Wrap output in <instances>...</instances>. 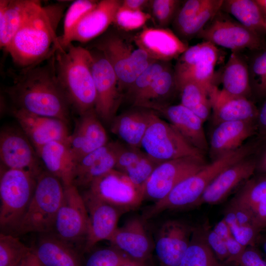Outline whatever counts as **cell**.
Returning <instances> with one entry per match:
<instances>
[{
	"mask_svg": "<svg viewBox=\"0 0 266 266\" xmlns=\"http://www.w3.org/2000/svg\"><path fill=\"white\" fill-rule=\"evenodd\" d=\"M40 64L13 74V83L5 92L14 108L68 124L71 107L57 78L54 53L46 64Z\"/></svg>",
	"mask_w": 266,
	"mask_h": 266,
	"instance_id": "obj_1",
	"label": "cell"
},
{
	"mask_svg": "<svg viewBox=\"0 0 266 266\" xmlns=\"http://www.w3.org/2000/svg\"><path fill=\"white\" fill-rule=\"evenodd\" d=\"M64 3L41 5L16 33L6 51L22 68L47 59L59 46L57 29L65 8Z\"/></svg>",
	"mask_w": 266,
	"mask_h": 266,
	"instance_id": "obj_2",
	"label": "cell"
},
{
	"mask_svg": "<svg viewBox=\"0 0 266 266\" xmlns=\"http://www.w3.org/2000/svg\"><path fill=\"white\" fill-rule=\"evenodd\" d=\"M56 73L71 107L81 115L95 109L97 95L89 49L69 44L54 52Z\"/></svg>",
	"mask_w": 266,
	"mask_h": 266,
	"instance_id": "obj_3",
	"label": "cell"
},
{
	"mask_svg": "<svg viewBox=\"0 0 266 266\" xmlns=\"http://www.w3.org/2000/svg\"><path fill=\"white\" fill-rule=\"evenodd\" d=\"M264 140L245 143L239 148L229 152L206 164L197 172L178 184L166 196L154 202L153 213L159 215L164 211L194 206L207 186L224 170L241 160L259 151Z\"/></svg>",
	"mask_w": 266,
	"mask_h": 266,
	"instance_id": "obj_4",
	"label": "cell"
},
{
	"mask_svg": "<svg viewBox=\"0 0 266 266\" xmlns=\"http://www.w3.org/2000/svg\"><path fill=\"white\" fill-rule=\"evenodd\" d=\"M36 178L28 172L7 168L0 165L1 233L17 234L33 195Z\"/></svg>",
	"mask_w": 266,
	"mask_h": 266,
	"instance_id": "obj_5",
	"label": "cell"
},
{
	"mask_svg": "<svg viewBox=\"0 0 266 266\" xmlns=\"http://www.w3.org/2000/svg\"><path fill=\"white\" fill-rule=\"evenodd\" d=\"M64 194L61 181L45 169L42 171L36 178L33 195L16 234L51 233Z\"/></svg>",
	"mask_w": 266,
	"mask_h": 266,
	"instance_id": "obj_6",
	"label": "cell"
},
{
	"mask_svg": "<svg viewBox=\"0 0 266 266\" xmlns=\"http://www.w3.org/2000/svg\"><path fill=\"white\" fill-rule=\"evenodd\" d=\"M92 47L101 51L111 64L123 96L137 77L156 61L144 50L137 45L135 47L123 36L114 32L106 33Z\"/></svg>",
	"mask_w": 266,
	"mask_h": 266,
	"instance_id": "obj_7",
	"label": "cell"
},
{
	"mask_svg": "<svg viewBox=\"0 0 266 266\" xmlns=\"http://www.w3.org/2000/svg\"><path fill=\"white\" fill-rule=\"evenodd\" d=\"M141 149L161 163L185 157L204 160L203 152L192 145L172 125L155 112L142 140Z\"/></svg>",
	"mask_w": 266,
	"mask_h": 266,
	"instance_id": "obj_8",
	"label": "cell"
},
{
	"mask_svg": "<svg viewBox=\"0 0 266 266\" xmlns=\"http://www.w3.org/2000/svg\"><path fill=\"white\" fill-rule=\"evenodd\" d=\"M197 36L232 52L266 49V37L256 34L221 10Z\"/></svg>",
	"mask_w": 266,
	"mask_h": 266,
	"instance_id": "obj_9",
	"label": "cell"
},
{
	"mask_svg": "<svg viewBox=\"0 0 266 266\" xmlns=\"http://www.w3.org/2000/svg\"><path fill=\"white\" fill-rule=\"evenodd\" d=\"M89 227L88 212L79 189L73 184L65 187L64 199L50 233L73 245L83 254Z\"/></svg>",
	"mask_w": 266,
	"mask_h": 266,
	"instance_id": "obj_10",
	"label": "cell"
},
{
	"mask_svg": "<svg viewBox=\"0 0 266 266\" xmlns=\"http://www.w3.org/2000/svg\"><path fill=\"white\" fill-rule=\"evenodd\" d=\"M89 50L97 95L95 110L101 121L110 125L117 115L123 96L115 72L104 54L96 48Z\"/></svg>",
	"mask_w": 266,
	"mask_h": 266,
	"instance_id": "obj_11",
	"label": "cell"
},
{
	"mask_svg": "<svg viewBox=\"0 0 266 266\" xmlns=\"http://www.w3.org/2000/svg\"><path fill=\"white\" fill-rule=\"evenodd\" d=\"M83 191L124 213L137 209L144 200V190L115 169L95 179Z\"/></svg>",
	"mask_w": 266,
	"mask_h": 266,
	"instance_id": "obj_12",
	"label": "cell"
},
{
	"mask_svg": "<svg viewBox=\"0 0 266 266\" xmlns=\"http://www.w3.org/2000/svg\"><path fill=\"white\" fill-rule=\"evenodd\" d=\"M219 55L217 46L209 41L189 47L179 57L175 67L176 82L191 80L210 88Z\"/></svg>",
	"mask_w": 266,
	"mask_h": 266,
	"instance_id": "obj_13",
	"label": "cell"
},
{
	"mask_svg": "<svg viewBox=\"0 0 266 266\" xmlns=\"http://www.w3.org/2000/svg\"><path fill=\"white\" fill-rule=\"evenodd\" d=\"M206 164L205 160L185 157L164 162L154 169L144 188V200L156 202L178 184L195 174Z\"/></svg>",
	"mask_w": 266,
	"mask_h": 266,
	"instance_id": "obj_14",
	"label": "cell"
},
{
	"mask_svg": "<svg viewBox=\"0 0 266 266\" xmlns=\"http://www.w3.org/2000/svg\"><path fill=\"white\" fill-rule=\"evenodd\" d=\"M0 158L1 165L28 172L36 177L45 169L36 149L21 129L1 130Z\"/></svg>",
	"mask_w": 266,
	"mask_h": 266,
	"instance_id": "obj_15",
	"label": "cell"
},
{
	"mask_svg": "<svg viewBox=\"0 0 266 266\" xmlns=\"http://www.w3.org/2000/svg\"><path fill=\"white\" fill-rule=\"evenodd\" d=\"M194 228L178 220H167L159 228L154 251L159 266H178L191 238Z\"/></svg>",
	"mask_w": 266,
	"mask_h": 266,
	"instance_id": "obj_16",
	"label": "cell"
},
{
	"mask_svg": "<svg viewBox=\"0 0 266 266\" xmlns=\"http://www.w3.org/2000/svg\"><path fill=\"white\" fill-rule=\"evenodd\" d=\"M141 217L128 219L118 227L108 241L130 259L151 265L154 242L149 235Z\"/></svg>",
	"mask_w": 266,
	"mask_h": 266,
	"instance_id": "obj_17",
	"label": "cell"
},
{
	"mask_svg": "<svg viewBox=\"0 0 266 266\" xmlns=\"http://www.w3.org/2000/svg\"><path fill=\"white\" fill-rule=\"evenodd\" d=\"M88 214L89 227L83 249L89 253L99 242L110 238L118 228L120 217L125 213L115 207L83 191L81 193Z\"/></svg>",
	"mask_w": 266,
	"mask_h": 266,
	"instance_id": "obj_18",
	"label": "cell"
},
{
	"mask_svg": "<svg viewBox=\"0 0 266 266\" xmlns=\"http://www.w3.org/2000/svg\"><path fill=\"white\" fill-rule=\"evenodd\" d=\"M12 114L36 150L52 141H67L68 124L58 118L30 113L13 108Z\"/></svg>",
	"mask_w": 266,
	"mask_h": 266,
	"instance_id": "obj_19",
	"label": "cell"
},
{
	"mask_svg": "<svg viewBox=\"0 0 266 266\" xmlns=\"http://www.w3.org/2000/svg\"><path fill=\"white\" fill-rule=\"evenodd\" d=\"M148 109L165 117L192 145L201 152L208 151L209 144L203 127V121L181 103L151 105Z\"/></svg>",
	"mask_w": 266,
	"mask_h": 266,
	"instance_id": "obj_20",
	"label": "cell"
},
{
	"mask_svg": "<svg viewBox=\"0 0 266 266\" xmlns=\"http://www.w3.org/2000/svg\"><path fill=\"white\" fill-rule=\"evenodd\" d=\"M134 43L156 61L168 62L179 57L188 47L171 30L144 27L133 38Z\"/></svg>",
	"mask_w": 266,
	"mask_h": 266,
	"instance_id": "obj_21",
	"label": "cell"
},
{
	"mask_svg": "<svg viewBox=\"0 0 266 266\" xmlns=\"http://www.w3.org/2000/svg\"><path fill=\"white\" fill-rule=\"evenodd\" d=\"M79 116L66 141L76 162L109 142L106 132L95 109Z\"/></svg>",
	"mask_w": 266,
	"mask_h": 266,
	"instance_id": "obj_22",
	"label": "cell"
},
{
	"mask_svg": "<svg viewBox=\"0 0 266 266\" xmlns=\"http://www.w3.org/2000/svg\"><path fill=\"white\" fill-rule=\"evenodd\" d=\"M244 158L221 172L207 186L194 206L222 201L238 185L247 181L257 169V158Z\"/></svg>",
	"mask_w": 266,
	"mask_h": 266,
	"instance_id": "obj_23",
	"label": "cell"
},
{
	"mask_svg": "<svg viewBox=\"0 0 266 266\" xmlns=\"http://www.w3.org/2000/svg\"><path fill=\"white\" fill-rule=\"evenodd\" d=\"M257 133V121H228L217 125L209 144L212 161L239 148L245 140Z\"/></svg>",
	"mask_w": 266,
	"mask_h": 266,
	"instance_id": "obj_24",
	"label": "cell"
},
{
	"mask_svg": "<svg viewBox=\"0 0 266 266\" xmlns=\"http://www.w3.org/2000/svg\"><path fill=\"white\" fill-rule=\"evenodd\" d=\"M209 98L216 125L228 121H257L259 109L249 99L228 95L215 85L209 91Z\"/></svg>",
	"mask_w": 266,
	"mask_h": 266,
	"instance_id": "obj_25",
	"label": "cell"
},
{
	"mask_svg": "<svg viewBox=\"0 0 266 266\" xmlns=\"http://www.w3.org/2000/svg\"><path fill=\"white\" fill-rule=\"evenodd\" d=\"M31 248L43 266H83L81 252L51 233H40Z\"/></svg>",
	"mask_w": 266,
	"mask_h": 266,
	"instance_id": "obj_26",
	"label": "cell"
},
{
	"mask_svg": "<svg viewBox=\"0 0 266 266\" xmlns=\"http://www.w3.org/2000/svg\"><path fill=\"white\" fill-rule=\"evenodd\" d=\"M115 164L114 141H109L77 161L72 184L84 189L96 178L114 169Z\"/></svg>",
	"mask_w": 266,
	"mask_h": 266,
	"instance_id": "obj_27",
	"label": "cell"
},
{
	"mask_svg": "<svg viewBox=\"0 0 266 266\" xmlns=\"http://www.w3.org/2000/svg\"><path fill=\"white\" fill-rule=\"evenodd\" d=\"M121 0H101L79 22L71 34L69 44L73 41L85 43L103 33L113 23Z\"/></svg>",
	"mask_w": 266,
	"mask_h": 266,
	"instance_id": "obj_28",
	"label": "cell"
},
{
	"mask_svg": "<svg viewBox=\"0 0 266 266\" xmlns=\"http://www.w3.org/2000/svg\"><path fill=\"white\" fill-rule=\"evenodd\" d=\"M154 111L134 108L116 115L110 124V131L124 144L141 149V144L151 121Z\"/></svg>",
	"mask_w": 266,
	"mask_h": 266,
	"instance_id": "obj_29",
	"label": "cell"
},
{
	"mask_svg": "<svg viewBox=\"0 0 266 266\" xmlns=\"http://www.w3.org/2000/svg\"><path fill=\"white\" fill-rule=\"evenodd\" d=\"M41 4L35 0H0V47L7 49L25 21Z\"/></svg>",
	"mask_w": 266,
	"mask_h": 266,
	"instance_id": "obj_30",
	"label": "cell"
},
{
	"mask_svg": "<svg viewBox=\"0 0 266 266\" xmlns=\"http://www.w3.org/2000/svg\"><path fill=\"white\" fill-rule=\"evenodd\" d=\"M36 150L46 171L58 178L64 187L72 184L76 160L66 142L52 141Z\"/></svg>",
	"mask_w": 266,
	"mask_h": 266,
	"instance_id": "obj_31",
	"label": "cell"
},
{
	"mask_svg": "<svg viewBox=\"0 0 266 266\" xmlns=\"http://www.w3.org/2000/svg\"><path fill=\"white\" fill-rule=\"evenodd\" d=\"M220 77V90L225 94L248 99L252 96L247 56L242 52H232Z\"/></svg>",
	"mask_w": 266,
	"mask_h": 266,
	"instance_id": "obj_32",
	"label": "cell"
},
{
	"mask_svg": "<svg viewBox=\"0 0 266 266\" xmlns=\"http://www.w3.org/2000/svg\"><path fill=\"white\" fill-rule=\"evenodd\" d=\"M220 10L256 34L266 37L265 18L255 0H223Z\"/></svg>",
	"mask_w": 266,
	"mask_h": 266,
	"instance_id": "obj_33",
	"label": "cell"
},
{
	"mask_svg": "<svg viewBox=\"0 0 266 266\" xmlns=\"http://www.w3.org/2000/svg\"><path fill=\"white\" fill-rule=\"evenodd\" d=\"M206 230L194 228L189 245L178 266H227L218 259L208 245Z\"/></svg>",
	"mask_w": 266,
	"mask_h": 266,
	"instance_id": "obj_34",
	"label": "cell"
},
{
	"mask_svg": "<svg viewBox=\"0 0 266 266\" xmlns=\"http://www.w3.org/2000/svg\"><path fill=\"white\" fill-rule=\"evenodd\" d=\"M176 91H178L175 70L169 65L157 76L133 106L147 108L151 105L169 104L168 99Z\"/></svg>",
	"mask_w": 266,
	"mask_h": 266,
	"instance_id": "obj_35",
	"label": "cell"
},
{
	"mask_svg": "<svg viewBox=\"0 0 266 266\" xmlns=\"http://www.w3.org/2000/svg\"><path fill=\"white\" fill-rule=\"evenodd\" d=\"M181 104L197 115L204 122L211 110L209 98L211 89L197 82L185 80L177 82Z\"/></svg>",
	"mask_w": 266,
	"mask_h": 266,
	"instance_id": "obj_36",
	"label": "cell"
},
{
	"mask_svg": "<svg viewBox=\"0 0 266 266\" xmlns=\"http://www.w3.org/2000/svg\"><path fill=\"white\" fill-rule=\"evenodd\" d=\"M250 52L247 58L252 96L266 99V49Z\"/></svg>",
	"mask_w": 266,
	"mask_h": 266,
	"instance_id": "obj_37",
	"label": "cell"
},
{
	"mask_svg": "<svg viewBox=\"0 0 266 266\" xmlns=\"http://www.w3.org/2000/svg\"><path fill=\"white\" fill-rule=\"evenodd\" d=\"M98 0H77L73 1L67 9L64 20L63 32L59 37L60 46L67 47L71 33L81 20L98 4Z\"/></svg>",
	"mask_w": 266,
	"mask_h": 266,
	"instance_id": "obj_38",
	"label": "cell"
},
{
	"mask_svg": "<svg viewBox=\"0 0 266 266\" xmlns=\"http://www.w3.org/2000/svg\"><path fill=\"white\" fill-rule=\"evenodd\" d=\"M15 235L0 234V266H18L31 251Z\"/></svg>",
	"mask_w": 266,
	"mask_h": 266,
	"instance_id": "obj_39",
	"label": "cell"
},
{
	"mask_svg": "<svg viewBox=\"0 0 266 266\" xmlns=\"http://www.w3.org/2000/svg\"><path fill=\"white\" fill-rule=\"evenodd\" d=\"M266 199V176L248 179L232 201L253 210Z\"/></svg>",
	"mask_w": 266,
	"mask_h": 266,
	"instance_id": "obj_40",
	"label": "cell"
},
{
	"mask_svg": "<svg viewBox=\"0 0 266 266\" xmlns=\"http://www.w3.org/2000/svg\"><path fill=\"white\" fill-rule=\"evenodd\" d=\"M169 66L168 62L154 61L137 77L125 94L133 105L143 96L157 76Z\"/></svg>",
	"mask_w": 266,
	"mask_h": 266,
	"instance_id": "obj_41",
	"label": "cell"
},
{
	"mask_svg": "<svg viewBox=\"0 0 266 266\" xmlns=\"http://www.w3.org/2000/svg\"><path fill=\"white\" fill-rule=\"evenodd\" d=\"M223 1V0H209L196 16L175 34L184 41L197 36L220 10Z\"/></svg>",
	"mask_w": 266,
	"mask_h": 266,
	"instance_id": "obj_42",
	"label": "cell"
},
{
	"mask_svg": "<svg viewBox=\"0 0 266 266\" xmlns=\"http://www.w3.org/2000/svg\"><path fill=\"white\" fill-rule=\"evenodd\" d=\"M89 253L90 255L83 262V266H121L130 259L125 253L112 245Z\"/></svg>",
	"mask_w": 266,
	"mask_h": 266,
	"instance_id": "obj_43",
	"label": "cell"
},
{
	"mask_svg": "<svg viewBox=\"0 0 266 266\" xmlns=\"http://www.w3.org/2000/svg\"><path fill=\"white\" fill-rule=\"evenodd\" d=\"M161 163L146 153L123 173L137 187L144 190L145 184L152 172Z\"/></svg>",
	"mask_w": 266,
	"mask_h": 266,
	"instance_id": "obj_44",
	"label": "cell"
},
{
	"mask_svg": "<svg viewBox=\"0 0 266 266\" xmlns=\"http://www.w3.org/2000/svg\"><path fill=\"white\" fill-rule=\"evenodd\" d=\"M151 18V14L144 11L132 10L120 6L113 23L120 29L129 32L143 27Z\"/></svg>",
	"mask_w": 266,
	"mask_h": 266,
	"instance_id": "obj_45",
	"label": "cell"
},
{
	"mask_svg": "<svg viewBox=\"0 0 266 266\" xmlns=\"http://www.w3.org/2000/svg\"><path fill=\"white\" fill-rule=\"evenodd\" d=\"M236 239L245 247L254 246L260 231L255 226L241 223L236 221L233 214L226 210L223 218Z\"/></svg>",
	"mask_w": 266,
	"mask_h": 266,
	"instance_id": "obj_46",
	"label": "cell"
},
{
	"mask_svg": "<svg viewBox=\"0 0 266 266\" xmlns=\"http://www.w3.org/2000/svg\"><path fill=\"white\" fill-rule=\"evenodd\" d=\"M149 3L152 15L159 25V27L166 28L171 22H173L180 7V1L153 0H150Z\"/></svg>",
	"mask_w": 266,
	"mask_h": 266,
	"instance_id": "obj_47",
	"label": "cell"
},
{
	"mask_svg": "<svg viewBox=\"0 0 266 266\" xmlns=\"http://www.w3.org/2000/svg\"><path fill=\"white\" fill-rule=\"evenodd\" d=\"M209 0H188L180 6L173 19L176 33L208 3Z\"/></svg>",
	"mask_w": 266,
	"mask_h": 266,
	"instance_id": "obj_48",
	"label": "cell"
},
{
	"mask_svg": "<svg viewBox=\"0 0 266 266\" xmlns=\"http://www.w3.org/2000/svg\"><path fill=\"white\" fill-rule=\"evenodd\" d=\"M206 238L207 243L218 259L228 265L229 254L223 239L212 230H206Z\"/></svg>",
	"mask_w": 266,
	"mask_h": 266,
	"instance_id": "obj_49",
	"label": "cell"
},
{
	"mask_svg": "<svg viewBox=\"0 0 266 266\" xmlns=\"http://www.w3.org/2000/svg\"><path fill=\"white\" fill-rule=\"evenodd\" d=\"M237 265L239 266H266V260L254 246L246 247L240 256Z\"/></svg>",
	"mask_w": 266,
	"mask_h": 266,
	"instance_id": "obj_50",
	"label": "cell"
},
{
	"mask_svg": "<svg viewBox=\"0 0 266 266\" xmlns=\"http://www.w3.org/2000/svg\"><path fill=\"white\" fill-rule=\"evenodd\" d=\"M252 214L254 224L260 231L266 228V200L253 210Z\"/></svg>",
	"mask_w": 266,
	"mask_h": 266,
	"instance_id": "obj_51",
	"label": "cell"
},
{
	"mask_svg": "<svg viewBox=\"0 0 266 266\" xmlns=\"http://www.w3.org/2000/svg\"><path fill=\"white\" fill-rule=\"evenodd\" d=\"M257 126L259 137L266 140V99L259 109Z\"/></svg>",
	"mask_w": 266,
	"mask_h": 266,
	"instance_id": "obj_52",
	"label": "cell"
},
{
	"mask_svg": "<svg viewBox=\"0 0 266 266\" xmlns=\"http://www.w3.org/2000/svg\"><path fill=\"white\" fill-rule=\"evenodd\" d=\"M150 1L147 0H121V6L135 11H143V8Z\"/></svg>",
	"mask_w": 266,
	"mask_h": 266,
	"instance_id": "obj_53",
	"label": "cell"
},
{
	"mask_svg": "<svg viewBox=\"0 0 266 266\" xmlns=\"http://www.w3.org/2000/svg\"><path fill=\"white\" fill-rule=\"evenodd\" d=\"M260 154L257 158V168L266 172V141L260 150Z\"/></svg>",
	"mask_w": 266,
	"mask_h": 266,
	"instance_id": "obj_54",
	"label": "cell"
},
{
	"mask_svg": "<svg viewBox=\"0 0 266 266\" xmlns=\"http://www.w3.org/2000/svg\"><path fill=\"white\" fill-rule=\"evenodd\" d=\"M19 266H43L32 250L21 262Z\"/></svg>",
	"mask_w": 266,
	"mask_h": 266,
	"instance_id": "obj_55",
	"label": "cell"
},
{
	"mask_svg": "<svg viewBox=\"0 0 266 266\" xmlns=\"http://www.w3.org/2000/svg\"><path fill=\"white\" fill-rule=\"evenodd\" d=\"M121 266H152V265L147 263L139 262L130 259Z\"/></svg>",
	"mask_w": 266,
	"mask_h": 266,
	"instance_id": "obj_56",
	"label": "cell"
},
{
	"mask_svg": "<svg viewBox=\"0 0 266 266\" xmlns=\"http://www.w3.org/2000/svg\"><path fill=\"white\" fill-rule=\"evenodd\" d=\"M264 17H266V0H255Z\"/></svg>",
	"mask_w": 266,
	"mask_h": 266,
	"instance_id": "obj_57",
	"label": "cell"
},
{
	"mask_svg": "<svg viewBox=\"0 0 266 266\" xmlns=\"http://www.w3.org/2000/svg\"><path fill=\"white\" fill-rule=\"evenodd\" d=\"M263 248L264 250V251L266 255V239L265 240L263 244Z\"/></svg>",
	"mask_w": 266,
	"mask_h": 266,
	"instance_id": "obj_58",
	"label": "cell"
},
{
	"mask_svg": "<svg viewBox=\"0 0 266 266\" xmlns=\"http://www.w3.org/2000/svg\"><path fill=\"white\" fill-rule=\"evenodd\" d=\"M265 20H266V18H265Z\"/></svg>",
	"mask_w": 266,
	"mask_h": 266,
	"instance_id": "obj_59",
	"label": "cell"
},
{
	"mask_svg": "<svg viewBox=\"0 0 266 266\" xmlns=\"http://www.w3.org/2000/svg\"><path fill=\"white\" fill-rule=\"evenodd\" d=\"M19 265L18 266H19Z\"/></svg>",
	"mask_w": 266,
	"mask_h": 266,
	"instance_id": "obj_60",
	"label": "cell"
}]
</instances>
